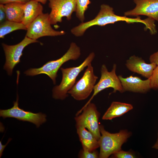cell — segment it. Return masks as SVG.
<instances>
[{
	"label": "cell",
	"instance_id": "obj_17",
	"mask_svg": "<svg viewBox=\"0 0 158 158\" xmlns=\"http://www.w3.org/2000/svg\"><path fill=\"white\" fill-rule=\"evenodd\" d=\"M133 106L129 104L118 102H112L103 115V120H111L120 117L133 109Z\"/></svg>",
	"mask_w": 158,
	"mask_h": 158
},
{
	"label": "cell",
	"instance_id": "obj_7",
	"mask_svg": "<svg viewBox=\"0 0 158 158\" xmlns=\"http://www.w3.org/2000/svg\"><path fill=\"white\" fill-rule=\"evenodd\" d=\"M49 14L42 13L27 27L26 36L37 39L44 36H55L65 34L63 31H56L51 26Z\"/></svg>",
	"mask_w": 158,
	"mask_h": 158
},
{
	"label": "cell",
	"instance_id": "obj_1",
	"mask_svg": "<svg viewBox=\"0 0 158 158\" xmlns=\"http://www.w3.org/2000/svg\"><path fill=\"white\" fill-rule=\"evenodd\" d=\"M119 21H124L128 23H142L145 25V29L149 30L151 29L153 25V20L149 18L142 20L139 16L135 18H130L125 16L116 15L112 7L103 4L101 6L99 13L94 19L85 23L82 22L72 28L71 32L75 36L80 37L82 36L87 29L92 26H103Z\"/></svg>",
	"mask_w": 158,
	"mask_h": 158
},
{
	"label": "cell",
	"instance_id": "obj_25",
	"mask_svg": "<svg viewBox=\"0 0 158 158\" xmlns=\"http://www.w3.org/2000/svg\"><path fill=\"white\" fill-rule=\"evenodd\" d=\"M30 0H0V4H5L11 3H19L25 4Z\"/></svg>",
	"mask_w": 158,
	"mask_h": 158
},
{
	"label": "cell",
	"instance_id": "obj_13",
	"mask_svg": "<svg viewBox=\"0 0 158 158\" xmlns=\"http://www.w3.org/2000/svg\"><path fill=\"white\" fill-rule=\"evenodd\" d=\"M126 65L132 72L137 73L147 78L151 77L157 65L155 63H145L141 58L133 55L126 61Z\"/></svg>",
	"mask_w": 158,
	"mask_h": 158
},
{
	"label": "cell",
	"instance_id": "obj_20",
	"mask_svg": "<svg viewBox=\"0 0 158 158\" xmlns=\"http://www.w3.org/2000/svg\"><path fill=\"white\" fill-rule=\"evenodd\" d=\"M77 8L76 15L82 22L85 19V12L88 8V5L91 3L90 0H76Z\"/></svg>",
	"mask_w": 158,
	"mask_h": 158
},
{
	"label": "cell",
	"instance_id": "obj_4",
	"mask_svg": "<svg viewBox=\"0 0 158 158\" xmlns=\"http://www.w3.org/2000/svg\"><path fill=\"white\" fill-rule=\"evenodd\" d=\"M81 54L80 48L74 42H72L65 54L59 59L49 61L42 66L38 68H31L26 71L24 73L27 75L33 76L44 74L47 75L52 80L54 84L56 83L57 73L61 66L66 62L76 60Z\"/></svg>",
	"mask_w": 158,
	"mask_h": 158
},
{
	"label": "cell",
	"instance_id": "obj_5",
	"mask_svg": "<svg viewBox=\"0 0 158 158\" xmlns=\"http://www.w3.org/2000/svg\"><path fill=\"white\" fill-rule=\"evenodd\" d=\"M100 115L95 104L90 102L76 113L74 117L76 127L86 128L98 140L101 136L99 122Z\"/></svg>",
	"mask_w": 158,
	"mask_h": 158
},
{
	"label": "cell",
	"instance_id": "obj_6",
	"mask_svg": "<svg viewBox=\"0 0 158 158\" xmlns=\"http://www.w3.org/2000/svg\"><path fill=\"white\" fill-rule=\"evenodd\" d=\"M98 78L94 73L93 67L90 64L82 77L75 83L68 92L74 99L82 101L87 99L93 90Z\"/></svg>",
	"mask_w": 158,
	"mask_h": 158
},
{
	"label": "cell",
	"instance_id": "obj_8",
	"mask_svg": "<svg viewBox=\"0 0 158 158\" xmlns=\"http://www.w3.org/2000/svg\"><path fill=\"white\" fill-rule=\"evenodd\" d=\"M18 101V95L16 100L13 102L12 107L8 109L0 110V116L4 119L13 118L20 121L30 122L35 124L37 128L46 121V114L41 112L35 113L25 111L19 107Z\"/></svg>",
	"mask_w": 158,
	"mask_h": 158
},
{
	"label": "cell",
	"instance_id": "obj_29",
	"mask_svg": "<svg viewBox=\"0 0 158 158\" xmlns=\"http://www.w3.org/2000/svg\"><path fill=\"white\" fill-rule=\"evenodd\" d=\"M37 1L43 4H45L47 1L49 0H32Z\"/></svg>",
	"mask_w": 158,
	"mask_h": 158
},
{
	"label": "cell",
	"instance_id": "obj_9",
	"mask_svg": "<svg viewBox=\"0 0 158 158\" xmlns=\"http://www.w3.org/2000/svg\"><path fill=\"white\" fill-rule=\"evenodd\" d=\"M116 65L114 64L112 70L109 72L105 64L102 65L100 79L94 87L92 96L84 106L90 102L94 97L99 92L106 88H113L114 93L117 91L121 93L124 92L121 81L116 74Z\"/></svg>",
	"mask_w": 158,
	"mask_h": 158
},
{
	"label": "cell",
	"instance_id": "obj_22",
	"mask_svg": "<svg viewBox=\"0 0 158 158\" xmlns=\"http://www.w3.org/2000/svg\"><path fill=\"white\" fill-rule=\"evenodd\" d=\"M150 79L151 88L158 89V65L154 70Z\"/></svg>",
	"mask_w": 158,
	"mask_h": 158
},
{
	"label": "cell",
	"instance_id": "obj_28",
	"mask_svg": "<svg viewBox=\"0 0 158 158\" xmlns=\"http://www.w3.org/2000/svg\"><path fill=\"white\" fill-rule=\"evenodd\" d=\"M152 148L158 150V131L157 132V137L156 141L152 147Z\"/></svg>",
	"mask_w": 158,
	"mask_h": 158
},
{
	"label": "cell",
	"instance_id": "obj_19",
	"mask_svg": "<svg viewBox=\"0 0 158 158\" xmlns=\"http://www.w3.org/2000/svg\"><path fill=\"white\" fill-rule=\"evenodd\" d=\"M27 28L22 23H18L6 20L0 24V37L4 38L5 36L14 31L27 30Z\"/></svg>",
	"mask_w": 158,
	"mask_h": 158
},
{
	"label": "cell",
	"instance_id": "obj_3",
	"mask_svg": "<svg viewBox=\"0 0 158 158\" xmlns=\"http://www.w3.org/2000/svg\"><path fill=\"white\" fill-rule=\"evenodd\" d=\"M101 136L98 140L100 148L99 158H108L121 150L122 145L131 136V132L126 129L115 133L106 130L104 126L100 125Z\"/></svg>",
	"mask_w": 158,
	"mask_h": 158
},
{
	"label": "cell",
	"instance_id": "obj_18",
	"mask_svg": "<svg viewBox=\"0 0 158 158\" xmlns=\"http://www.w3.org/2000/svg\"><path fill=\"white\" fill-rule=\"evenodd\" d=\"M24 4L11 3L4 4L7 20L22 23L24 15Z\"/></svg>",
	"mask_w": 158,
	"mask_h": 158
},
{
	"label": "cell",
	"instance_id": "obj_14",
	"mask_svg": "<svg viewBox=\"0 0 158 158\" xmlns=\"http://www.w3.org/2000/svg\"><path fill=\"white\" fill-rule=\"evenodd\" d=\"M118 77L124 92L144 93L151 89L150 78L142 80L137 76H130L126 78H123L121 75Z\"/></svg>",
	"mask_w": 158,
	"mask_h": 158
},
{
	"label": "cell",
	"instance_id": "obj_16",
	"mask_svg": "<svg viewBox=\"0 0 158 158\" xmlns=\"http://www.w3.org/2000/svg\"><path fill=\"white\" fill-rule=\"evenodd\" d=\"M76 128L82 149L92 151L99 147L98 140L90 131L83 127Z\"/></svg>",
	"mask_w": 158,
	"mask_h": 158
},
{
	"label": "cell",
	"instance_id": "obj_26",
	"mask_svg": "<svg viewBox=\"0 0 158 158\" xmlns=\"http://www.w3.org/2000/svg\"><path fill=\"white\" fill-rule=\"evenodd\" d=\"M149 60L150 63H154L158 65V51L150 56Z\"/></svg>",
	"mask_w": 158,
	"mask_h": 158
},
{
	"label": "cell",
	"instance_id": "obj_21",
	"mask_svg": "<svg viewBox=\"0 0 158 158\" xmlns=\"http://www.w3.org/2000/svg\"><path fill=\"white\" fill-rule=\"evenodd\" d=\"M99 156V153L96 150L91 151L83 149L80 151L78 155L80 158H98Z\"/></svg>",
	"mask_w": 158,
	"mask_h": 158
},
{
	"label": "cell",
	"instance_id": "obj_24",
	"mask_svg": "<svg viewBox=\"0 0 158 158\" xmlns=\"http://www.w3.org/2000/svg\"><path fill=\"white\" fill-rule=\"evenodd\" d=\"M7 20L4 4H0V23H2Z\"/></svg>",
	"mask_w": 158,
	"mask_h": 158
},
{
	"label": "cell",
	"instance_id": "obj_15",
	"mask_svg": "<svg viewBox=\"0 0 158 158\" xmlns=\"http://www.w3.org/2000/svg\"><path fill=\"white\" fill-rule=\"evenodd\" d=\"M43 7L41 3L30 0L24 4V15L22 23L27 27L39 16L43 13Z\"/></svg>",
	"mask_w": 158,
	"mask_h": 158
},
{
	"label": "cell",
	"instance_id": "obj_10",
	"mask_svg": "<svg viewBox=\"0 0 158 158\" xmlns=\"http://www.w3.org/2000/svg\"><path fill=\"white\" fill-rule=\"evenodd\" d=\"M37 42V40L25 36L21 42L16 44L9 45L4 43L2 44L6 58L4 68L6 71L8 75H12L13 68L20 62V58L23 55L24 48L30 44Z\"/></svg>",
	"mask_w": 158,
	"mask_h": 158
},
{
	"label": "cell",
	"instance_id": "obj_23",
	"mask_svg": "<svg viewBox=\"0 0 158 158\" xmlns=\"http://www.w3.org/2000/svg\"><path fill=\"white\" fill-rule=\"evenodd\" d=\"M112 157L115 158H134L135 156L133 152L130 151H125L122 150L114 154Z\"/></svg>",
	"mask_w": 158,
	"mask_h": 158
},
{
	"label": "cell",
	"instance_id": "obj_27",
	"mask_svg": "<svg viewBox=\"0 0 158 158\" xmlns=\"http://www.w3.org/2000/svg\"><path fill=\"white\" fill-rule=\"evenodd\" d=\"M11 138H9L6 144L3 145L2 144L1 141H0V157L1 158L3 154V152L7 145L8 144L9 142L11 140Z\"/></svg>",
	"mask_w": 158,
	"mask_h": 158
},
{
	"label": "cell",
	"instance_id": "obj_11",
	"mask_svg": "<svg viewBox=\"0 0 158 158\" xmlns=\"http://www.w3.org/2000/svg\"><path fill=\"white\" fill-rule=\"evenodd\" d=\"M49 1V6L51 9L49 15L51 25L61 22L64 17L68 20H70L73 13L76 11V0Z\"/></svg>",
	"mask_w": 158,
	"mask_h": 158
},
{
	"label": "cell",
	"instance_id": "obj_12",
	"mask_svg": "<svg viewBox=\"0 0 158 158\" xmlns=\"http://www.w3.org/2000/svg\"><path fill=\"white\" fill-rule=\"evenodd\" d=\"M135 4L132 10L126 12L124 16H145L158 21V0H133Z\"/></svg>",
	"mask_w": 158,
	"mask_h": 158
},
{
	"label": "cell",
	"instance_id": "obj_2",
	"mask_svg": "<svg viewBox=\"0 0 158 158\" xmlns=\"http://www.w3.org/2000/svg\"><path fill=\"white\" fill-rule=\"evenodd\" d=\"M95 56V53L92 52L79 66L66 68H61L62 80L59 85L53 87L52 90L53 98L61 100L66 99L68 96V92L75 84L78 76L85 67L91 63Z\"/></svg>",
	"mask_w": 158,
	"mask_h": 158
}]
</instances>
